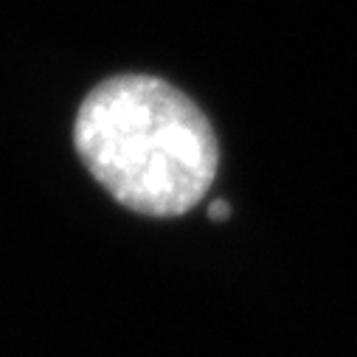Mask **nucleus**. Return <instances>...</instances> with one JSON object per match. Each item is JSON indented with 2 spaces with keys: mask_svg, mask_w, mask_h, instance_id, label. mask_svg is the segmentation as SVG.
Returning a JSON list of instances; mask_svg holds the SVG:
<instances>
[{
  "mask_svg": "<svg viewBox=\"0 0 357 357\" xmlns=\"http://www.w3.org/2000/svg\"><path fill=\"white\" fill-rule=\"evenodd\" d=\"M73 146L96 183L144 217H181L211 189L220 149L203 110L144 73L99 82L76 110Z\"/></svg>",
  "mask_w": 357,
  "mask_h": 357,
  "instance_id": "nucleus-1",
  "label": "nucleus"
},
{
  "mask_svg": "<svg viewBox=\"0 0 357 357\" xmlns=\"http://www.w3.org/2000/svg\"><path fill=\"white\" fill-rule=\"evenodd\" d=\"M231 214V206L225 203V200H217V203H211V208H208V217L211 220H225Z\"/></svg>",
  "mask_w": 357,
  "mask_h": 357,
  "instance_id": "nucleus-2",
  "label": "nucleus"
}]
</instances>
